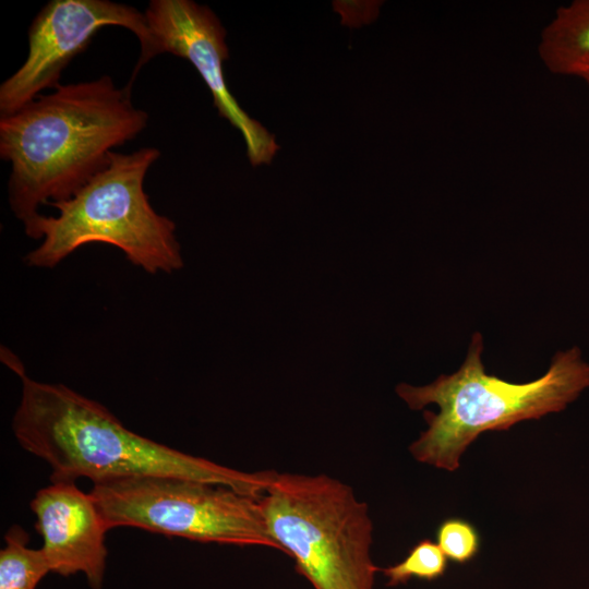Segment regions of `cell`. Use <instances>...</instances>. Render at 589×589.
<instances>
[{"instance_id": "obj_1", "label": "cell", "mask_w": 589, "mask_h": 589, "mask_svg": "<svg viewBox=\"0 0 589 589\" xmlns=\"http://www.w3.org/2000/svg\"><path fill=\"white\" fill-rule=\"evenodd\" d=\"M131 89L105 74L60 84L0 117V157L11 169L8 201L24 228L43 205L74 195L107 167L113 148L147 127L148 113L133 105Z\"/></svg>"}, {"instance_id": "obj_2", "label": "cell", "mask_w": 589, "mask_h": 589, "mask_svg": "<svg viewBox=\"0 0 589 589\" xmlns=\"http://www.w3.org/2000/svg\"><path fill=\"white\" fill-rule=\"evenodd\" d=\"M1 361L22 384L12 418L25 450L46 461L50 480L93 483L124 477L171 476L227 485L261 496L276 471L245 472L173 449L132 432L101 404L60 383L36 381L21 360L1 347Z\"/></svg>"}, {"instance_id": "obj_3", "label": "cell", "mask_w": 589, "mask_h": 589, "mask_svg": "<svg viewBox=\"0 0 589 589\" xmlns=\"http://www.w3.org/2000/svg\"><path fill=\"white\" fill-rule=\"evenodd\" d=\"M482 350L483 338L477 332L455 373L442 374L425 386L397 385L396 393L410 409L430 404L438 407L437 413L423 412L428 428L409 447L416 460L456 471L467 448L482 433L560 412L589 387V363L581 359L578 347L557 352L549 370L527 383L488 374Z\"/></svg>"}, {"instance_id": "obj_4", "label": "cell", "mask_w": 589, "mask_h": 589, "mask_svg": "<svg viewBox=\"0 0 589 589\" xmlns=\"http://www.w3.org/2000/svg\"><path fill=\"white\" fill-rule=\"evenodd\" d=\"M159 157L156 147L112 152L107 167L74 195L49 203L58 215L41 214L24 228L27 237L41 240L24 256L26 265L53 268L81 247L106 243L151 275L181 269L176 224L155 211L144 189L147 171Z\"/></svg>"}, {"instance_id": "obj_5", "label": "cell", "mask_w": 589, "mask_h": 589, "mask_svg": "<svg viewBox=\"0 0 589 589\" xmlns=\"http://www.w3.org/2000/svg\"><path fill=\"white\" fill-rule=\"evenodd\" d=\"M259 503L271 538L315 589H373V525L349 485L277 472Z\"/></svg>"}, {"instance_id": "obj_6", "label": "cell", "mask_w": 589, "mask_h": 589, "mask_svg": "<svg viewBox=\"0 0 589 589\" xmlns=\"http://www.w3.org/2000/svg\"><path fill=\"white\" fill-rule=\"evenodd\" d=\"M89 494L109 530L135 527L200 542L279 550L267 531L259 497L227 485L139 476L94 482Z\"/></svg>"}, {"instance_id": "obj_7", "label": "cell", "mask_w": 589, "mask_h": 589, "mask_svg": "<svg viewBox=\"0 0 589 589\" xmlns=\"http://www.w3.org/2000/svg\"><path fill=\"white\" fill-rule=\"evenodd\" d=\"M106 26L132 32L141 47L129 83L155 55L144 12L110 0H50L28 28V53L23 64L0 85V117L13 113L46 89H55L63 70L85 51Z\"/></svg>"}, {"instance_id": "obj_8", "label": "cell", "mask_w": 589, "mask_h": 589, "mask_svg": "<svg viewBox=\"0 0 589 589\" xmlns=\"http://www.w3.org/2000/svg\"><path fill=\"white\" fill-rule=\"evenodd\" d=\"M144 14L155 55L171 53L189 61L211 92L219 116L241 133L251 165L269 164L279 146L274 135L240 107L227 86L226 31L216 14L191 0H151Z\"/></svg>"}, {"instance_id": "obj_9", "label": "cell", "mask_w": 589, "mask_h": 589, "mask_svg": "<svg viewBox=\"0 0 589 589\" xmlns=\"http://www.w3.org/2000/svg\"><path fill=\"white\" fill-rule=\"evenodd\" d=\"M31 509L50 572L63 577L82 573L92 589H101L109 529L91 494L74 481H51L37 491Z\"/></svg>"}, {"instance_id": "obj_10", "label": "cell", "mask_w": 589, "mask_h": 589, "mask_svg": "<svg viewBox=\"0 0 589 589\" xmlns=\"http://www.w3.org/2000/svg\"><path fill=\"white\" fill-rule=\"evenodd\" d=\"M538 52L552 73L576 75L589 61V0H575L556 10L541 33Z\"/></svg>"}, {"instance_id": "obj_11", "label": "cell", "mask_w": 589, "mask_h": 589, "mask_svg": "<svg viewBox=\"0 0 589 589\" xmlns=\"http://www.w3.org/2000/svg\"><path fill=\"white\" fill-rule=\"evenodd\" d=\"M4 541L0 551V589H36L51 573L44 551L27 546L28 534L20 526H12Z\"/></svg>"}, {"instance_id": "obj_12", "label": "cell", "mask_w": 589, "mask_h": 589, "mask_svg": "<svg viewBox=\"0 0 589 589\" xmlns=\"http://www.w3.org/2000/svg\"><path fill=\"white\" fill-rule=\"evenodd\" d=\"M448 560L436 542L422 539L414 544L405 558L382 570L387 578V586L395 587L405 585L416 578L433 581L447 570Z\"/></svg>"}, {"instance_id": "obj_13", "label": "cell", "mask_w": 589, "mask_h": 589, "mask_svg": "<svg viewBox=\"0 0 589 589\" xmlns=\"http://www.w3.org/2000/svg\"><path fill=\"white\" fill-rule=\"evenodd\" d=\"M435 537L444 555L454 563L466 564L480 552V533L470 521L464 518L444 519L437 526Z\"/></svg>"}, {"instance_id": "obj_14", "label": "cell", "mask_w": 589, "mask_h": 589, "mask_svg": "<svg viewBox=\"0 0 589 589\" xmlns=\"http://www.w3.org/2000/svg\"><path fill=\"white\" fill-rule=\"evenodd\" d=\"M575 76L581 77L589 85V61L579 68Z\"/></svg>"}, {"instance_id": "obj_15", "label": "cell", "mask_w": 589, "mask_h": 589, "mask_svg": "<svg viewBox=\"0 0 589 589\" xmlns=\"http://www.w3.org/2000/svg\"><path fill=\"white\" fill-rule=\"evenodd\" d=\"M587 589H589V588H587Z\"/></svg>"}]
</instances>
